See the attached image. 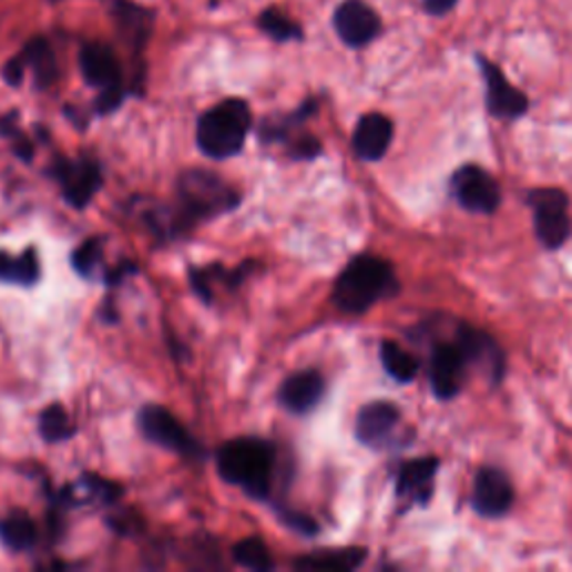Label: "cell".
<instances>
[{
  "label": "cell",
  "mask_w": 572,
  "mask_h": 572,
  "mask_svg": "<svg viewBox=\"0 0 572 572\" xmlns=\"http://www.w3.org/2000/svg\"><path fill=\"white\" fill-rule=\"evenodd\" d=\"M398 294L394 266L376 255L351 259L334 286V305L351 316L369 311L374 305Z\"/></svg>",
  "instance_id": "6da1fadb"
},
{
  "label": "cell",
  "mask_w": 572,
  "mask_h": 572,
  "mask_svg": "<svg viewBox=\"0 0 572 572\" xmlns=\"http://www.w3.org/2000/svg\"><path fill=\"white\" fill-rule=\"evenodd\" d=\"M273 466L275 450L270 443L259 439L228 441L217 454L219 477L255 499H264L268 494Z\"/></svg>",
  "instance_id": "7a4b0ae2"
},
{
  "label": "cell",
  "mask_w": 572,
  "mask_h": 572,
  "mask_svg": "<svg viewBox=\"0 0 572 572\" xmlns=\"http://www.w3.org/2000/svg\"><path fill=\"white\" fill-rule=\"evenodd\" d=\"M251 130V108L242 99H226L202 114L197 123L200 151L213 160H228L244 149Z\"/></svg>",
  "instance_id": "3957f363"
},
{
  "label": "cell",
  "mask_w": 572,
  "mask_h": 572,
  "mask_svg": "<svg viewBox=\"0 0 572 572\" xmlns=\"http://www.w3.org/2000/svg\"><path fill=\"white\" fill-rule=\"evenodd\" d=\"M180 202L182 215L188 219H204L235 208L239 195L211 171H188L180 180Z\"/></svg>",
  "instance_id": "277c9868"
},
{
  "label": "cell",
  "mask_w": 572,
  "mask_h": 572,
  "mask_svg": "<svg viewBox=\"0 0 572 572\" xmlns=\"http://www.w3.org/2000/svg\"><path fill=\"white\" fill-rule=\"evenodd\" d=\"M525 202L532 211L534 235L541 242V246H545L548 251L561 248L572 233V222L568 215V195L559 188H534L528 193Z\"/></svg>",
  "instance_id": "5b68a950"
},
{
  "label": "cell",
  "mask_w": 572,
  "mask_h": 572,
  "mask_svg": "<svg viewBox=\"0 0 572 572\" xmlns=\"http://www.w3.org/2000/svg\"><path fill=\"white\" fill-rule=\"evenodd\" d=\"M450 193L461 208L477 215H492L501 204L499 184L488 171L474 164H466L452 175Z\"/></svg>",
  "instance_id": "8992f818"
},
{
  "label": "cell",
  "mask_w": 572,
  "mask_h": 572,
  "mask_svg": "<svg viewBox=\"0 0 572 572\" xmlns=\"http://www.w3.org/2000/svg\"><path fill=\"white\" fill-rule=\"evenodd\" d=\"M468 367L470 362L457 340L435 345L427 367L429 385H432L435 396L441 400H452L454 396H459L466 382Z\"/></svg>",
  "instance_id": "52a82bcc"
},
{
  "label": "cell",
  "mask_w": 572,
  "mask_h": 572,
  "mask_svg": "<svg viewBox=\"0 0 572 572\" xmlns=\"http://www.w3.org/2000/svg\"><path fill=\"white\" fill-rule=\"evenodd\" d=\"M139 427L143 437L166 450L180 452L184 457H193L200 452L197 443L186 432V427L166 407H160V405L143 407L139 413Z\"/></svg>",
  "instance_id": "ba28073f"
},
{
  "label": "cell",
  "mask_w": 572,
  "mask_h": 572,
  "mask_svg": "<svg viewBox=\"0 0 572 572\" xmlns=\"http://www.w3.org/2000/svg\"><path fill=\"white\" fill-rule=\"evenodd\" d=\"M479 68L486 79V101L490 114L505 121L523 116L528 112V96L521 90H517L508 81L503 70L497 68L492 61L479 57Z\"/></svg>",
  "instance_id": "9c48e42d"
},
{
  "label": "cell",
  "mask_w": 572,
  "mask_h": 572,
  "mask_svg": "<svg viewBox=\"0 0 572 572\" xmlns=\"http://www.w3.org/2000/svg\"><path fill=\"white\" fill-rule=\"evenodd\" d=\"M514 505V488L499 468H481L474 479L472 508L486 519H499Z\"/></svg>",
  "instance_id": "30bf717a"
},
{
  "label": "cell",
  "mask_w": 572,
  "mask_h": 572,
  "mask_svg": "<svg viewBox=\"0 0 572 572\" xmlns=\"http://www.w3.org/2000/svg\"><path fill=\"white\" fill-rule=\"evenodd\" d=\"M400 409L387 400H374L358 411L356 439L374 450H382L400 427Z\"/></svg>",
  "instance_id": "8fae6325"
},
{
  "label": "cell",
  "mask_w": 572,
  "mask_h": 572,
  "mask_svg": "<svg viewBox=\"0 0 572 572\" xmlns=\"http://www.w3.org/2000/svg\"><path fill=\"white\" fill-rule=\"evenodd\" d=\"M439 474L437 457H420L400 466L396 474V497L407 505H427L435 497Z\"/></svg>",
  "instance_id": "7c38bea8"
},
{
  "label": "cell",
  "mask_w": 572,
  "mask_h": 572,
  "mask_svg": "<svg viewBox=\"0 0 572 572\" xmlns=\"http://www.w3.org/2000/svg\"><path fill=\"white\" fill-rule=\"evenodd\" d=\"M454 340L461 345L470 367H479L488 374V378L499 385L505 374V356L499 343L472 325H459Z\"/></svg>",
  "instance_id": "4fadbf2b"
},
{
  "label": "cell",
  "mask_w": 572,
  "mask_h": 572,
  "mask_svg": "<svg viewBox=\"0 0 572 572\" xmlns=\"http://www.w3.org/2000/svg\"><path fill=\"white\" fill-rule=\"evenodd\" d=\"M334 28L349 48H365L380 34V17L365 0H345L334 14Z\"/></svg>",
  "instance_id": "5bb4252c"
},
{
  "label": "cell",
  "mask_w": 572,
  "mask_h": 572,
  "mask_svg": "<svg viewBox=\"0 0 572 572\" xmlns=\"http://www.w3.org/2000/svg\"><path fill=\"white\" fill-rule=\"evenodd\" d=\"M394 139V123L389 116L380 112H369L360 116L354 130V151L362 162H380Z\"/></svg>",
  "instance_id": "9a60e30c"
},
{
  "label": "cell",
  "mask_w": 572,
  "mask_h": 572,
  "mask_svg": "<svg viewBox=\"0 0 572 572\" xmlns=\"http://www.w3.org/2000/svg\"><path fill=\"white\" fill-rule=\"evenodd\" d=\"M61 182L65 200L74 208H85L94 193L101 188V171L92 162H68L61 160L54 171Z\"/></svg>",
  "instance_id": "2e32d148"
},
{
  "label": "cell",
  "mask_w": 572,
  "mask_h": 572,
  "mask_svg": "<svg viewBox=\"0 0 572 572\" xmlns=\"http://www.w3.org/2000/svg\"><path fill=\"white\" fill-rule=\"evenodd\" d=\"M277 396H279V402L289 411L307 413L323 400L325 378L318 371L294 374L282 382Z\"/></svg>",
  "instance_id": "e0dca14e"
},
{
  "label": "cell",
  "mask_w": 572,
  "mask_h": 572,
  "mask_svg": "<svg viewBox=\"0 0 572 572\" xmlns=\"http://www.w3.org/2000/svg\"><path fill=\"white\" fill-rule=\"evenodd\" d=\"M85 81L99 90L121 85V68L116 54L105 43H88L79 54Z\"/></svg>",
  "instance_id": "ac0fdd59"
},
{
  "label": "cell",
  "mask_w": 572,
  "mask_h": 572,
  "mask_svg": "<svg viewBox=\"0 0 572 572\" xmlns=\"http://www.w3.org/2000/svg\"><path fill=\"white\" fill-rule=\"evenodd\" d=\"M112 19H114L116 32L130 48L141 50L149 43L155 17L146 8L130 3V0H114Z\"/></svg>",
  "instance_id": "d6986e66"
},
{
  "label": "cell",
  "mask_w": 572,
  "mask_h": 572,
  "mask_svg": "<svg viewBox=\"0 0 572 572\" xmlns=\"http://www.w3.org/2000/svg\"><path fill=\"white\" fill-rule=\"evenodd\" d=\"M367 559V550L365 548H340V550H320V552H311L307 556H300L296 561L298 570H325V572H347V570H356L358 565H362V561Z\"/></svg>",
  "instance_id": "ffe728a7"
},
{
  "label": "cell",
  "mask_w": 572,
  "mask_h": 572,
  "mask_svg": "<svg viewBox=\"0 0 572 572\" xmlns=\"http://www.w3.org/2000/svg\"><path fill=\"white\" fill-rule=\"evenodd\" d=\"M21 59H23L25 68H32L39 88H48L57 81V76H59L57 57H54V52H52V48L45 39H32L25 45Z\"/></svg>",
  "instance_id": "44dd1931"
},
{
  "label": "cell",
  "mask_w": 572,
  "mask_h": 572,
  "mask_svg": "<svg viewBox=\"0 0 572 572\" xmlns=\"http://www.w3.org/2000/svg\"><path fill=\"white\" fill-rule=\"evenodd\" d=\"M39 277H41V262L34 248H28L17 257L0 251V279L32 286Z\"/></svg>",
  "instance_id": "7402d4cb"
},
{
  "label": "cell",
  "mask_w": 572,
  "mask_h": 572,
  "mask_svg": "<svg viewBox=\"0 0 572 572\" xmlns=\"http://www.w3.org/2000/svg\"><path fill=\"white\" fill-rule=\"evenodd\" d=\"M380 362L385 367V371L396 380V382H411L420 369L418 360L402 349L398 343L394 340H385L380 345Z\"/></svg>",
  "instance_id": "603a6c76"
},
{
  "label": "cell",
  "mask_w": 572,
  "mask_h": 572,
  "mask_svg": "<svg viewBox=\"0 0 572 572\" xmlns=\"http://www.w3.org/2000/svg\"><path fill=\"white\" fill-rule=\"evenodd\" d=\"M0 539H3L12 550H28L37 541V525L28 514L14 512L0 521Z\"/></svg>",
  "instance_id": "cb8c5ba5"
},
{
  "label": "cell",
  "mask_w": 572,
  "mask_h": 572,
  "mask_svg": "<svg viewBox=\"0 0 572 572\" xmlns=\"http://www.w3.org/2000/svg\"><path fill=\"white\" fill-rule=\"evenodd\" d=\"M74 435V425L61 405H52L41 413V437L50 443L65 441Z\"/></svg>",
  "instance_id": "d4e9b609"
},
{
  "label": "cell",
  "mask_w": 572,
  "mask_h": 572,
  "mask_svg": "<svg viewBox=\"0 0 572 572\" xmlns=\"http://www.w3.org/2000/svg\"><path fill=\"white\" fill-rule=\"evenodd\" d=\"M233 559L248 570H270L273 568L268 548L257 537H248V539H242L239 543H235Z\"/></svg>",
  "instance_id": "484cf974"
},
{
  "label": "cell",
  "mask_w": 572,
  "mask_h": 572,
  "mask_svg": "<svg viewBox=\"0 0 572 572\" xmlns=\"http://www.w3.org/2000/svg\"><path fill=\"white\" fill-rule=\"evenodd\" d=\"M259 30L266 32L273 41H294V39H300L303 32H300V25L294 23L292 19H286L279 10H266L259 21H257Z\"/></svg>",
  "instance_id": "4316f807"
},
{
  "label": "cell",
  "mask_w": 572,
  "mask_h": 572,
  "mask_svg": "<svg viewBox=\"0 0 572 572\" xmlns=\"http://www.w3.org/2000/svg\"><path fill=\"white\" fill-rule=\"evenodd\" d=\"M99 259H101V244H99V239H88V242H83V244L74 251V255H72V264H74V268H76L81 275H90L92 268L99 264Z\"/></svg>",
  "instance_id": "83f0119b"
},
{
  "label": "cell",
  "mask_w": 572,
  "mask_h": 572,
  "mask_svg": "<svg viewBox=\"0 0 572 572\" xmlns=\"http://www.w3.org/2000/svg\"><path fill=\"white\" fill-rule=\"evenodd\" d=\"M121 99H123V90H121V85H114V88L101 90V92H99V99H96V110H99L101 114H108V112H112V110H116V108H119Z\"/></svg>",
  "instance_id": "f1b7e54d"
},
{
  "label": "cell",
  "mask_w": 572,
  "mask_h": 572,
  "mask_svg": "<svg viewBox=\"0 0 572 572\" xmlns=\"http://www.w3.org/2000/svg\"><path fill=\"white\" fill-rule=\"evenodd\" d=\"M3 76H6V81H8L10 85H14V88L21 85V83H23V76H25V63H23V59L17 57V59L8 61L6 70H3Z\"/></svg>",
  "instance_id": "f546056e"
},
{
  "label": "cell",
  "mask_w": 572,
  "mask_h": 572,
  "mask_svg": "<svg viewBox=\"0 0 572 572\" xmlns=\"http://www.w3.org/2000/svg\"><path fill=\"white\" fill-rule=\"evenodd\" d=\"M454 6H457V0H422V8H425V12L435 14V17L448 14V12H450Z\"/></svg>",
  "instance_id": "4dcf8cb0"
}]
</instances>
